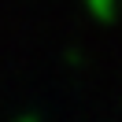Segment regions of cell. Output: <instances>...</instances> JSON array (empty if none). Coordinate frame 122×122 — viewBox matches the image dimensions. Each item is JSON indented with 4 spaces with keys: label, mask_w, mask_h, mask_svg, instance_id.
Instances as JSON below:
<instances>
[{
    "label": "cell",
    "mask_w": 122,
    "mask_h": 122,
    "mask_svg": "<svg viewBox=\"0 0 122 122\" xmlns=\"http://www.w3.org/2000/svg\"><path fill=\"white\" fill-rule=\"evenodd\" d=\"M85 8H89V15L100 19V22H111L115 19V0H85Z\"/></svg>",
    "instance_id": "cell-1"
},
{
    "label": "cell",
    "mask_w": 122,
    "mask_h": 122,
    "mask_svg": "<svg viewBox=\"0 0 122 122\" xmlns=\"http://www.w3.org/2000/svg\"><path fill=\"white\" fill-rule=\"evenodd\" d=\"M67 63H70V67H78V63H81V52H78V48H70V52H67Z\"/></svg>",
    "instance_id": "cell-2"
},
{
    "label": "cell",
    "mask_w": 122,
    "mask_h": 122,
    "mask_svg": "<svg viewBox=\"0 0 122 122\" xmlns=\"http://www.w3.org/2000/svg\"><path fill=\"white\" fill-rule=\"evenodd\" d=\"M15 122H41V118H37V115H19Z\"/></svg>",
    "instance_id": "cell-3"
}]
</instances>
